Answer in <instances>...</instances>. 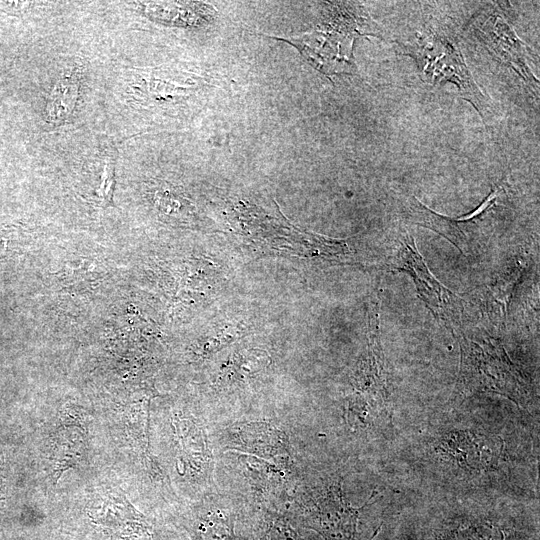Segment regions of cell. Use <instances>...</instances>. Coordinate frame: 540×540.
I'll return each instance as SVG.
<instances>
[{
    "label": "cell",
    "mask_w": 540,
    "mask_h": 540,
    "mask_svg": "<svg viewBox=\"0 0 540 540\" xmlns=\"http://www.w3.org/2000/svg\"><path fill=\"white\" fill-rule=\"evenodd\" d=\"M317 28L291 43L326 74L342 72L352 65V46L356 37L379 35V28L369 14L351 2L327 3Z\"/></svg>",
    "instance_id": "obj_1"
},
{
    "label": "cell",
    "mask_w": 540,
    "mask_h": 540,
    "mask_svg": "<svg viewBox=\"0 0 540 540\" xmlns=\"http://www.w3.org/2000/svg\"><path fill=\"white\" fill-rule=\"evenodd\" d=\"M406 54L415 60L424 82L431 85L455 84L461 97L469 101L485 121L489 102L473 79L456 44L437 33L419 35L413 44L406 46Z\"/></svg>",
    "instance_id": "obj_2"
},
{
    "label": "cell",
    "mask_w": 540,
    "mask_h": 540,
    "mask_svg": "<svg viewBox=\"0 0 540 540\" xmlns=\"http://www.w3.org/2000/svg\"><path fill=\"white\" fill-rule=\"evenodd\" d=\"M460 347L463 388L495 392L521 403L525 383L499 343L488 338L480 344L462 336Z\"/></svg>",
    "instance_id": "obj_3"
},
{
    "label": "cell",
    "mask_w": 540,
    "mask_h": 540,
    "mask_svg": "<svg viewBox=\"0 0 540 540\" xmlns=\"http://www.w3.org/2000/svg\"><path fill=\"white\" fill-rule=\"evenodd\" d=\"M504 193L505 186L496 185L475 210L458 218L436 213L413 195L405 196L402 203L404 214L411 222L433 230L450 241L461 253L467 254L485 232L491 229L496 207Z\"/></svg>",
    "instance_id": "obj_4"
},
{
    "label": "cell",
    "mask_w": 540,
    "mask_h": 540,
    "mask_svg": "<svg viewBox=\"0 0 540 540\" xmlns=\"http://www.w3.org/2000/svg\"><path fill=\"white\" fill-rule=\"evenodd\" d=\"M394 252L392 267L411 276L418 294L435 317L450 328L457 327L460 321V302L457 296L431 273L409 233H402Z\"/></svg>",
    "instance_id": "obj_5"
},
{
    "label": "cell",
    "mask_w": 540,
    "mask_h": 540,
    "mask_svg": "<svg viewBox=\"0 0 540 540\" xmlns=\"http://www.w3.org/2000/svg\"><path fill=\"white\" fill-rule=\"evenodd\" d=\"M475 27L485 45L511 66L533 91L538 92L539 82L528 64L527 47L505 17L495 9L489 10L479 16Z\"/></svg>",
    "instance_id": "obj_6"
},
{
    "label": "cell",
    "mask_w": 540,
    "mask_h": 540,
    "mask_svg": "<svg viewBox=\"0 0 540 540\" xmlns=\"http://www.w3.org/2000/svg\"><path fill=\"white\" fill-rule=\"evenodd\" d=\"M329 496H320L307 505L302 513L306 527L315 530L325 540H359V512L341 496L340 485Z\"/></svg>",
    "instance_id": "obj_7"
},
{
    "label": "cell",
    "mask_w": 540,
    "mask_h": 540,
    "mask_svg": "<svg viewBox=\"0 0 540 540\" xmlns=\"http://www.w3.org/2000/svg\"><path fill=\"white\" fill-rule=\"evenodd\" d=\"M355 382L362 393L368 394L376 402L385 403L386 375L379 339L377 305L373 308L369 321V349L358 366Z\"/></svg>",
    "instance_id": "obj_8"
},
{
    "label": "cell",
    "mask_w": 540,
    "mask_h": 540,
    "mask_svg": "<svg viewBox=\"0 0 540 540\" xmlns=\"http://www.w3.org/2000/svg\"><path fill=\"white\" fill-rule=\"evenodd\" d=\"M103 505L93 508L91 517L99 525L119 536L141 535L147 532V524L142 514L138 513L123 496L107 494Z\"/></svg>",
    "instance_id": "obj_9"
},
{
    "label": "cell",
    "mask_w": 540,
    "mask_h": 540,
    "mask_svg": "<svg viewBox=\"0 0 540 540\" xmlns=\"http://www.w3.org/2000/svg\"><path fill=\"white\" fill-rule=\"evenodd\" d=\"M79 81L75 74H66L54 85L46 104V120L58 124L72 114L78 97Z\"/></svg>",
    "instance_id": "obj_10"
},
{
    "label": "cell",
    "mask_w": 540,
    "mask_h": 540,
    "mask_svg": "<svg viewBox=\"0 0 540 540\" xmlns=\"http://www.w3.org/2000/svg\"><path fill=\"white\" fill-rule=\"evenodd\" d=\"M191 535L192 540H236L233 519L220 510L198 514Z\"/></svg>",
    "instance_id": "obj_11"
},
{
    "label": "cell",
    "mask_w": 540,
    "mask_h": 540,
    "mask_svg": "<svg viewBox=\"0 0 540 540\" xmlns=\"http://www.w3.org/2000/svg\"><path fill=\"white\" fill-rule=\"evenodd\" d=\"M250 540H302L292 525L281 516H266Z\"/></svg>",
    "instance_id": "obj_12"
},
{
    "label": "cell",
    "mask_w": 540,
    "mask_h": 540,
    "mask_svg": "<svg viewBox=\"0 0 540 540\" xmlns=\"http://www.w3.org/2000/svg\"><path fill=\"white\" fill-rule=\"evenodd\" d=\"M93 265H87L86 262L75 265H67L61 274L65 283L73 287H83L87 284H92L97 277V274L92 270Z\"/></svg>",
    "instance_id": "obj_13"
},
{
    "label": "cell",
    "mask_w": 540,
    "mask_h": 540,
    "mask_svg": "<svg viewBox=\"0 0 540 540\" xmlns=\"http://www.w3.org/2000/svg\"><path fill=\"white\" fill-rule=\"evenodd\" d=\"M21 244L18 234L14 231H0V258L18 254L21 251Z\"/></svg>",
    "instance_id": "obj_14"
},
{
    "label": "cell",
    "mask_w": 540,
    "mask_h": 540,
    "mask_svg": "<svg viewBox=\"0 0 540 540\" xmlns=\"http://www.w3.org/2000/svg\"><path fill=\"white\" fill-rule=\"evenodd\" d=\"M114 185V167L108 162L104 168L102 183L100 185V195L103 204L108 205L111 202L114 192Z\"/></svg>",
    "instance_id": "obj_15"
}]
</instances>
